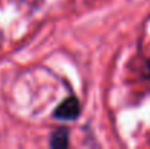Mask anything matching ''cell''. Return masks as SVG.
Returning a JSON list of instances; mask_svg holds the SVG:
<instances>
[{"label":"cell","mask_w":150,"mask_h":149,"mask_svg":"<svg viewBox=\"0 0 150 149\" xmlns=\"http://www.w3.org/2000/svg\"><path fill=\"white\" fill-rule=\"evenodd\" d=\"M79 113H80V104L76 97H69L66 98L54 111V117L58 118V120H64V121H69V120H74L79 117Z\"/></svg>","instance_id":"1"},{"label":"cell","mask_w":150,"mask_h":149,"mask_svg":"<svg viewBox=\"0 0 150 149\" xmlns=\"http://www.w3.org/2000/svg\"><path fill=\"white\" fill-rule=\"evenodd\" d=\"M67 143H69V132H67V129L61 127V129H58V130H55L52 133L50 142V145L52 148H64V146H67Z\"/></svg>","instance_id":"2"},{"label":"cell","mask_w":150,"mask_h":149,"mask_svg":"<svg viewBox=\"0 0 150 149\" xmlns=\"http://www.w3.org/2000/svg\"><path fill=\"white\" fill-rule=\"evenodd\" d=\"M146 76H149L150 78V61L146 64Z\"/></svg>","instance_id":"3"}]
</instances>
